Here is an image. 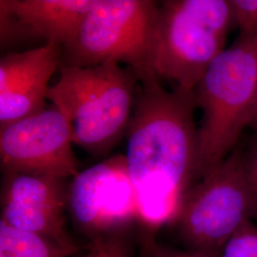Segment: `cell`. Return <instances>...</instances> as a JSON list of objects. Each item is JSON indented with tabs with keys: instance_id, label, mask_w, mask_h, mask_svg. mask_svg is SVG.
Wrapping results in <instances>:
<instances>
[{
	"instance_id": "obj_1",
	"label": "cell",
	"mask_w": 257,
	"mask_h": 257,
	"mask_svg": "<svg viewBox=\"0 0 257 257\" xmlns=\"http://www.w3.org/2000/svg\"><path fill=\"white\" fill-rule=\"evenodd\" d=\"M194 92L140 83L126 131V164L148 230L170 225L184 194L198 181V127Z\"/></svg>"
},
{
	"instance_id": "obj_2",
	"label": "cell",
	"mask_w": 257,
	"mask_h": 257,
	"mask_svg": "<svg viewBox=\"0 0 257 257\" xmlns=\"http://www.w3.org/2000/svg\"><path fill=\"white\" fill-rule=\"evenodd\" d=\"M138 83L135 72L116 61L92 67L61 64L48 100L66 117L74 145L104 157L126 135Z\"/></svg>"
},
{
	"instance_id": "obj_3",
	"label": "cell",
	"mask_w": 257,
	"mask_h": 257,
	"mask_svg": "<svg viewBox=\"0 0 257 257\" xmlns=\"http://www.w3.org/2000/svg\"><path fill=\"white\" fill-rule=\"evenodd\" d=\"M198 127V180L232 153L257 106V32L240 34L210 65L194 91Z\"/></svg>"
},
{
	"instance_id": "obj_4",
	"label": "cell",
	"mask_w": 257,
	"mask_h": 257,
	"mask_svg": "<svg viewBox=\"0 0 257 257\" xmlns=\"http://www.w3.org/2000/svg\"><path fill=\"white\" fill-rule=\"evenodd\" d=\"M234 23L230 0H167L159 4L154 71L175 89L194 92L225 50Z\"/></svg>"
},
{
	"instance_id": "obj_5",
	"label": "cell",
	"mask_w": 257,
	"mask_h": 257,
	"mask_svg": "<svg viewBox=\"0 0 257 257\" xmlns=\"http://www.w3.org/2000/svg\"><path fill=\"white\" fill-rule=\"evenodd\" d=\"M158 8L152 0H99L62 48L61 64L92 67L111 60L127 65L139 83L156 79Z\"/></svg>"
},
{
	"instance_id": "obj_6",
	"label": "cell",
	"mask_w": 257,
	"mask_h": 257,
	"mask_svg": "<svg viewBox=\"0 0 257 257\" xmlns=\"http://www.w3.org/2000/svg\"><path fill=\"white\" fill-rule=\"evenodd\" d=\"M251 217L253 201L245 154L234 151L184 194L173 226L189 248L221 252Z\"/></svg>"
},
{
	"instance_id": "obj_7",
	"label": "cell",
	"mask_w": 257,
	"mask_h": 257,
	"mask_svg": "<svg viewBox=\"0 0 257 257\" xmlns=\"http://www.w3.org/2000/svg\"><path fill=\"white\" fill-rule=\"evenodd\" d=\"M68 211L75 227L91 240L139 223L125 156L108 157L75 175L68 189Z\"/></svg>"
},
{
	"instance_id": "obj_8",
	"label": "cell",
	"mask_w": 257,
	"mask_h": 257,
	"mask_svg": "<svg viewBox=\"0 0 257 257\" xmlns=\"http://www.w3.org/2000/svg\"><path fill=\"white\" fill-rule=\"evenodd\" d=\"M73 144L63 113L46 107L0 128L2 172L74 178L79 172Z\"/></svg>"
},
{
	"instance_id": "obj_9",
	"label": "cell",
	"mask_w": 257,
	"mask_h": 257,
	"mask_svg": "<svg viewBox=\"0 0 257 257\" xmlns=\"http://www.w3.org/2000/svg\"><path fill=\"white\" fill-rule=\"evenodd\" d=\"M68 189L58 177L3 173L0 220L79 251L67 228Z\"/></svg>"
},
{
	"instance_id": "obj_10",
	"label": "cell",
	"mask_w": 257,
	"mask_h": 257,
	"mask_svg": "<svg viewBox=\"0 0 257 257\" xmlns=\"http://www.w3.org/2000/svg\"><path fill=\"white\" fill-rule=\"evenodd\" d=\"M62 47L45 43L10 52L0 60V128L46 109L50 79L61 66Z\"/></svg>"
},
{
	"instance_id": "obj_11",
	"label": "cell",
	"mask_w": 257,
	"mask_h": 257,
	"mask_svg": "<svg viewBox=\"0 0 257 257\" xmlns=\"http://www.w3.org/2000/svg\"><path fill=\"white\" fill-rule=\"evenodd\" d=\"M99 0H1L0 41L7 46L34 38L67 45Z\"/></svg>"
},
{
	"instance_id": "obj_12",
	"label": "cell",
	"mask_w": 257,
	"mask_h": 257,
	"mask_svg": "<svg viewBox=\"0 0 257 257\" xmlns=\"http://www.w3.org/2000/svg\"><path fill=\"white\" fill-rule=\"evenodd\" d=\"M77 252L0 220V257H70Z\"/></svg>"
},
{
	"instance_id": "obj_13",
	"label": "cell",
	"mask_w": 257,
	"mask_h": 257,
	"mask_svg": "<svg viewBox=\"0 0 257 257\" xmlns=\"http://www.w3.org/2000/svg\"><path fill=\"white\" fill-rule=\"evenodd\" d=\"M128 231L110 232L92 239L78 257H134V247Z\"/></svg>"
},
{
	"instance_id": "obj_14",
	"label": "cell",
	"mask_w": 257,
	"mask_h": 257,
	"mask_svg": "<svg viewBox=\"0 0 257 257\" xmlns=\"http://www.w3.org/2000/svg\"><path fill=\"white\" fill-rule=\"evenodd\" d=\"M219 257H257L256 225L245 222L227 241Z\"/></svg>"
},
{
	"instance_id": "obj_15",
	"label": "cell",
	"mask_w": 257,
	"mask_h": 257,
	"mask_svg": "<svg viewBox=\"0 0 257 257\" xmlns=\"http://www.w3.org/2000/svg\"><path fill=\"white\" fill-rule=\"evenodd\" d=\"M234 23L240 34L257 32V0H230Z\"/></svg>"
},
{
	"instance_id": "obj_16",
	"label": "cell",
	"mask_w": 257,
	"mask_h": 257,
	"mask_svg": "<svg viewBox=\"0 0 257 257\" xmlns=\"http://www.w3.org/2000/svg\"><path fill=\"white\" fill-rule=\"evenodd\" d=\"M220 252L195 248H173L165 244L150 240L148 242V257H219Z\"/></svg>"
},
{
	"instance_id": "obj_17",
	"label": "cell",
	"mask_w": 257,
	"mask_h": 257,
	"mask_svg": "<svg viewBox=\"0 0 257 257\" xmlns=\"http://www.w3.org/2000/svg\"><path fill=\"white\" fill-rule=\"evenodd\" d=\"M245 165L253 201L254 217L257 218V138L248 153L245 154Z\"/></svg>"
},
{
	"instance_id": "obj_18",
	"label": "cell",
	"mask_w": 257,
	"mask_h": 257,
	"mask_svg": "<svg viewBox=\"0 0 257 257\" xmlns=\"http://www.w3.org/2000/svg\"><path fill=\"white\" fill-rule=\"evenodd\" d=\"M249 126L253 127V128L255 130V132H256L257 134V106L256 109H255V111H254V114H253V117H252V120H251V122H250V125H249Z\"/></svg>"
}]
</instances>
